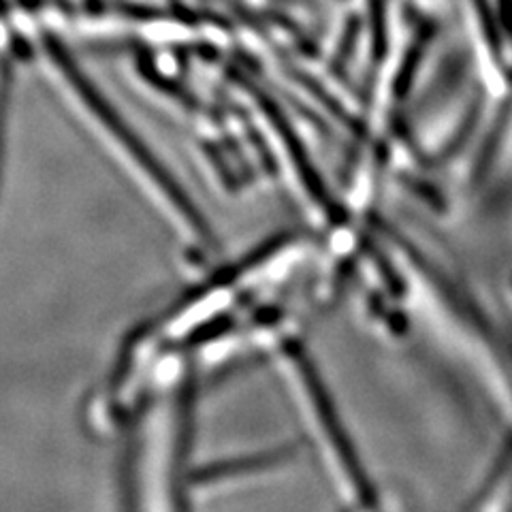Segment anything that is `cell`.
<instances>
[{
  "label": "cell",
  "instance_id": "1",
  "mask_svg": "<svg viewBox=\"0 0 512 512\" xmlns=\"http://www.w3.org/2000/svg\"><path fill=\"white\" fill-rule=\"evenodd\" d=\"M297 363H299L301 378H303V382H306V387L310 391L318 419H320V423H323V429L327 431L335 453H338V457L344 461V470H346L348 478L355 483V487L359 489V493L365 500H372V487H370V483H367V476L355 455V448H352V444H350V438L346 436L344 425L340 423V416L333 408V402H331L327 389L323 387V382H320L316 370L306 357H297Z\"/></svg>",
  "mask_w": 512,
  "mask_h": 512
},
{
  "label": "cell",
  "instance_id": "2",
  "mask_svg": "<svg viewBox=\"0 0 512 512\" xmlns=\"http://www.w3.org/2000/svg\"><path fill=\"white\" fill-rule=\"evenodd\" d=\"M7 9V5H5V0H0V11H5Z\"/></svg>",
  "mask_w": 512,
  "mask_h": 512
},
{
  "label": "cell",
  "instance_id": "3",
  "mask_svg": "<svg viewBox=\"0 0 512 512\" xmlns=\"http://www.w3.org/2000/svg\"><path fill=\"white\" fill-rule=\"evenodd\" d=\"M96 3H99V0H88V5H96Z\"/></svg>",
  "mask_w": 512,
  "mask_h": 512
}]
</instances>
